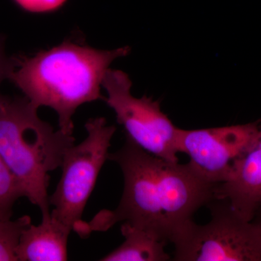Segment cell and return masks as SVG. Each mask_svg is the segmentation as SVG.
<instances>
[{
	"label": "cell",
	"mask_w": 261,
	"mask_h": 261,
	"mask_svg": "<svg viewBox=\"0 0 261 261\" xmlns=\"http://www.w3.org/2000/svg\"><path fill=\"white\" fill-rule=\"evenodd\" d=\"M108 159L121 168L123 195L115 210H103L89 222L82 221L75 232L87 238L94 231H106L127 221L153 231L172 243L202 206L214 199L212 185L189 165L166 161L126 137L121 148Z\"/></svg>",
	"instance_id": "cell-1"
},
{
	"label": "cell",
	"mask_w": 261,
	"mask_h": 261,
	"mask_svg": "<svg viewBox=\"0 0 261 261\" xmlns=\"http://www.w3.org/2000/svg\"><path fill=\"white\" fill-rule=\"evenodd\" d=\"M128 46L94 49L66 42L31 58L17 59L9 79L38 109L56 111L59 128L73 135V116L85 103L104 99L101 87L117 59L129 54Z\"/></svg>",
	"instance_id": "cell-2"
},
{
	"label": "cell",
	"mask_w": 261,
	"mask_h": 261,
	"mask_svg": "<svg viewBox=\"0 0 261 261\" xmlns=\"http://www.w3.org/2000/svg\"><path fill=\"white\" fill-rule=\"evenodd\" d=\"M73 135L55 128L38 116L27 97L0 94V156L18 181L23 197L50 215L49 172L61 167Z\"/></svg>",
	"instance_id": "cell-3"
},
{
	"label": "cell",
	"mask_w": 261,
	"mask_h": 261,
	"mask_svg": "<svg viewBox=\"0 0 261 261\" xmlns=\"http://www.w3.org/2000/svg\"><path fill=\"white\" fill-rule=\"evenodd\" d=\"M207 224L192 221L174 241L176 261H261V229L235 212L229 202L213 199Z\"/></svg>",
	"instance_id": "cell-4"
},
{
	"label": "cell",
	"mask_w": 261,
	"mask_h": 261,
	"mask_svg": "<svg viewBox=\"0 0 261 261\" xmlns=\"http://www.w3.org/2000/svg\"><path fill=\"white\" fill-rule=\"evenodd\" d=\"M87 137L72 146L62 163V176L56 191L49 197L53 208L51 217L72 231L82 219L98 175L108 159L116 127L108 125L104 118H91L85 124Z\"/></svg>",
	"instance_id": "cell-5"
},
{
	"label": "cell",
	"mask_w": 261,
	"mask_h": 261,
	"mask_svg": "<svg viewBox=\"0 0 261 261\" xmlns=\"http://www.w3.org/2000/svg\"><path fill=\"white\" fill-rule=\"evenodd\" d=\"M107 97L104 100L116 113L118 123L126 137L149 153L178 163L176 137L178 128L161 109L159 101L132 94L129 75L121 70L109 68L102 82Z\"/></svg>",
	"instance_id": "cell-6"
},
{
	"label": "cell",
	"mask_w": 261,
	"mask_h": 261,
	"mask_svg": "<svg viewBox=\"0 0 261 261\" xmlns=\"http://www.w3.org/2000/svg\"><path fill=\"white\" fill-rule=\"evenodd\" d=\"M258 122L217 128H178V153L187 154L188 163L206 181L218 185L226 181L233 165L256 142Z\"/></svg>",
	"instance_id": "cell-7"
},
{
	"label": "cell",
	"mask_w": 261,
	"mask_h": 261,
	"mask_svg": "<svg viewBox=\"0 0 261 261\" xmlns=\"http://www.w3.org/2000/svg\"><path fill=\"white\" fill-rule=\"evenodd\" d=\"M72 230L59 221L42 216L38 226L31 224L20 235L16 248L18 261L68 260V240Z\"/></svg>",
	"instance_id": "cell-8"
},
{
	"label": "cell",
	"mask_w": 261,
	"mask_h": 261,
	"mask_svg": "<svg viewBox=\"0 0 261 261\" xmlns=\"http://www.w3.org/2000/svg\"><path fill=\"white\" fill-rule=\"evenodd\" d=\"M124 242L118 248L100 259L102 261H167L171 256L166 251L168 242L147 228L127 221L122 222Z\"/></svg>",
	"instance_id": "cell-9"
},
{
	"label": "cell",
	"mask_w": 261,
	"mask_h": 261,
	"mask_svg": "<svg viewBox=\"0 0 261 261\" xmlns=\"http://www.w3.org/2000/svg\"><path fill=\"white\" fill-rule=\"evenodd\" d=\"M230 184L244 202L261 205V123L256 142L235 163Z\"/></svg>",
	"instance_id": "cell-10"
},
{
	"label": "cell",
	"mask_w": 261,
	"mask_h": 261,
	"mask_svg": "<svg viewBox=\"0 0 261 261\" xmlns=\"http://www.w3.org/2000/svg\"><path fill=\"white\" fill-rule=\"evenodd\" d=\"M31 224L29 216L0 221V261H18L16 248L20 235Z\"/></svg>",
	"instance_id": "cell-11"
},
{
	"label": "cell",
	"mask_w": 261,
	"mask_h": 261,
	"mask_svg": "<svg viewBox=\"0 0 261 261\" xmlns=\"http://www.w3.org/2000/svg\"><path fill=\"white\" fill-rule=\"evenodd\" d=\"M22 197L18 181L0 156V221L11 219L13 206Z\"/></svg>",
	"instance_id": "cell-12"
},
{
	"label": "cell",
	"mask_w": 261,
	"mask_h": 261,
	"mask_svg": "<svg viewBox=\"0 0 261 261\" xmlns=\"http://www.w3.org/2000/svg\"><path fill=\"white\" fill-rule=\"evenodd\" d=\"M23 9L31 13H42L54 11L61 8L67 0H14Z\"/></svg>",
	"instance_id": "cell-13"
},
{
	"label": "cell",
	"mask_w": 261,
	"mask_h": 261,
	"mask_svg": "<svg viewBox=\"0 0 261 261\" xmlns=\"http://www.w3.org/2000/svg\"><path fill=\"white\" fill-rule=\"evenodd\" d=\"M16 60H12L5 53L4 39L0 37V85L6 79H9L10 73L14 69Z\"/></svg>",
	"instance_id": "cell-14"
},
{
	"label": "cell",
	"mask_w": 261,
	"mask_h": 261,
	"mask_svg": "<svg viewBox=\"0 0 261 261\" xmlns=\"http://www.w3.org/2000/svg\"><path fill=\"white\" fill-rule=\"evenodd\" d=\"M252 221H255V222L260 226L261 229V207L259 208V210L257 211L256 214H255V218H254V220H252Z\"/></svg>",
	"instance_id": "cell-15"
}]
</instances>
